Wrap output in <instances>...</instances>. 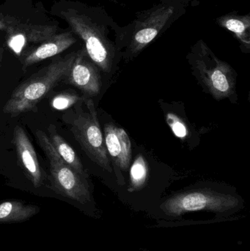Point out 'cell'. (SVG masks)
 <instances>
[{
    "instance_id": "cell-22",
    "label": "cell",
    "mask_w": 250,
    "mask_h": 251,
    "mask_svg": "<svg viewBox=\"0 0 250 251\" xmlns=\"http://www.w3.org/2000/svg\"><path fill=\"white\" fill-rule=\"evenodd\" d=\"M160 1H170V0H160Z\"/></svg>"
},
{
    "instance_id": "cell-14",
    "label": "cell",
    "mask_w": 250,
    "mask_h": 251,
    "mask_svg": "<svg viewBox=\"0 0 250 251\" xmlns=\"http://www.w3.org/2000/svg\"><path fill=\"white\" fill-rule=\"evenodd\" d=\"M48 139L51 142L53 147L55 149L60 157L70 165L77 174L85 178H88V175L84 168L83 165L81 162L77 154L74 151L71 146L64 140L60 134L57 133L55 126L50 125L48 128Z\"/></svg>"
},
{
    "instance_id": "cell-2",
    "label": "cell",
    "mask_w": 250,
    "mask_h": 251,
    "mask_svg": "<svg viewBox=\"0 0 250 251\" xmlns=\"http://www.w3.org/2000/svg\"><path fill=\"white\" fill-rule=\"evenodd\" d=\"M245 208V201L240 196L231 192L211 187H198L178 192L161 199L148 212V216L160 224L176 222L183 215L195 212L214 214V218L226 222L238 221L236 214Z\"/></svg>"
},
{
    "instance_id": "cell-3",
    "label": "cell",
    "mask_w": 250,
    "mask_h": 251,
    "mask_svg": "<svg viewBox=\"0 0 250 251\" xmlns=\"http://www.w3.org/2000/svg\"><path fill=\"white\" fill-rule=\"evenodd\" d=\"M185 13L183 3L179 0H170L136 13L132 22L123 26V57L126 59L136 57Z\"/></svg>"
},
{
    "instance_id": "cell-15",
    "label": "cell",
    "mask_w": 250,
    "mask_h": 251,
    "mask_svg": "<svg viewBox=\"0 0 250 251\" xmlns=\"http://www.w3.org/2000/svg\"><path fill=\"white\" fill-rule=\"evenodd\" d=\"M38 212V208L18 201H7L0 203V224L26 221Z\"/></svg>"
},
{
    "instance_id": "cell-10",
    "label": "cell",
    "mask_w": 250,
    "mask_h": 251,
    "mask_svg": "<svg viewBox=\"0 0 250 251\" xmlns=\"http://www.w3.org/2000/svg\"><path fill=\"white\" fill-rule=\"evenodd\" d=\"M53 25H32L19 22L6 30L9 47L16 53L21 52L28 44H41L57 33Z\"/></svg>"
},
{
    "instance_id": "cell-21",
    "label": "cell",
    "mask_w": 250,
    "mask_h": 251,
    "mask_svg": "<svg viewBox=\"0 0 250 251\" xmlns=\"http://www.w3.org/2000/svg\"><path fill=\"white\" fill-rule=\"evenodd\" d=\"M139 251H148L146 250V249H141V250H139Z\"/></svg>"
},
{
    "instance_id": "cell-16",
    "label": "cell",
    "mask_w": 250,
    "mask_h": 251,
    "mask_svg": "<svg viewBox=\"0 0 250 251\" xmlns=\"http://www.w3.org/2000/svg\"><path fill=\"white\" fill-rule=\"evenodd\" d=\"M148 168L146 162L142 156H138L135 159L130 170V183L127 187L129 195L137 194L146 187L148 181Z\"/></svg>"
},
{
    "instance_id": "cell-17",
    "label": "cell",
    "mask_w": 250,
    "mask_h": 251,
    "mask_svg": "<svg viewBox=\"0 0 250 251\" xmlns=\"http://www.w3.org/2000/svg\"><path fill=\"white\" fill-rule=\"evenodd\" d=\"M78 96L65 94L57 96L51 101V105L57 110H65L71 107L73 104L79 101Z\"/></svg>"
},
{
    "instance_id": "cell-5",
    "label": "cell",
    "mask_w": 250,
    "mask_h": 251,
    "mask_svg": "<svg viewBox=\"0 0 250 251\" xmlns=\"http://www.w3.org/2000/svg\"><path fill=\"white\" fill-rule=\"evenodd\" d=\"M188 59L214 98L221 100L234 92V71L228 63L218 58L205 41L199 40L195 43Z\"/></svg>"
},
{
    "instance_id": "cell-20",
    "label": "cell",
    "mask_w": 250,
    "mask_h": 251,
    "mask_svg": "<svg viewBox=\"0 0 250 251\" xmlns=\"http://www.w3.org/2000/svg\"><path fill=\"white\" fill-rule=\"evenodd\" d=\"M3 54H4V49L0 48V63H1V60H2Z\"/></svg>"
},
{
    "instance_id": "cell-12",
    "label": "cell",
    "mask_w": 250,
    "mask_h": 251,
    "mask_svg": "<svg viewBox=\"0 0 250 251\" xmlns=\"http://www.w3.org/2000/svg\"><path fill=\"white\" fill-rule=\"evenodd\" d=\"M104 143L114 165L123 171H127L132 159V145L127 133L112 124L106 125Z\"/></svg>"
},
{
    "instance_id": "cell-8",
    "label": "cell",
    "mask_w": 250,
    "mask_h": 251,
    "mask_svg": "<svg viewBox=\"0 0 250 251\" xmlns=\"http://www.w3.org/2000/svg\"><path fill=\"white\" fill-rule=\"evenodd\" d=\"M98 68L88 57L85 47L76 51L66 79L90 97L98 95L101 82Z\"/></svg>"
},
{
    "instance_id": "cell-1",
    "label": "cell",
    "mask_w": 250,
    "mask_h": 251,
    "mask_svg": "<svg viewBox=\"0 0 250 251\" xmlns=\"http://www.w3.org/2000/svg\"><path fill=\"white\" fill-rule=\"evenodd\" d=\"M51 13L66 21L73 35L83 41L87 54L95 66L110 73L123 51V26L103 7L79 1L59 0Z\"/></svg>"
},
{
    "instance_id": "cell-6",
    "label": "cell",
    "mask_w": 250,
    "mask_h": 251,
    "mask_svg": "<svg viewBox=\"0 0 250 251\" xmlns=\"http://www.w3.org/2000/svg\"><path fill=\"white\" fill-rule=\"evenodd\" d=\"M35 136L49 162L51 183L54 189L62 196L80 204L91 205L92 194L86 178L81 176L60 157L44 131L37 130Z\"/></svg>"
},
{
    "instance_id": "cell-4",
    "label": "cell",
    "mask_w": 250,
    "mask_h": 251,
    "mask_svg": "<svg viewBox=\"0 0 250 251\" xmlns=\"http://www.w3.org/2000/svg\"><path fill=\"white\" fill-rule=\"evenodd\" d=\"M76 52L60 57L41 69L13 91L3 107V112L12 117L33 110L48 93L66 79Z\"/></svg>"
},
{
    "instance_id": "cell-11",
    "label": "cell",
    "mask_w": 250,
    "mask_h": 251,
    "mask_svg": "<svg viewBox=\"0 0 250 251\" xmlns=\"http://www.w3.org/2000/svg\"><path fill=\"white\" fill-rule=\"evenodd\" d=\"M76 42V38L71 31L55 34L23 54L22 60V68L23 70H26L35 63L61 54Z\"/></svg>"
},
{
    "instance_id": "cell-13",
    "label": "cell",
    "mask_w": 250,
    "mask_h": 251,
    "mask_svg": "<svg viewBox=\"0 0 250 251\" xmlns=\"http://www.w3.org/2000/svg\"><path fill=\"white\" fill-rule=\"evenodd\" d=\"M220 27L230 31L240 43L244 51L250 50V14L240 15L237 12H230L216 19Z\"/></svg>"
},
{
    "instance_id": "cell-9",
    "label": "cell",
    "mask_w": 250,
    "mask_h": 251,
    "mask_svg": "<svg viewBox=\"0 0 250 251\" xmlns=\"http://www.w3.org/2000/svg\"><path fill=\"white\" fill-rule=\"evenodd\" d=\"M13 144L16 148L18 163L34 187H41L44 182V174L38 162L36 151L26 131L17 125L13 131Z\"/></svg>"
},
{
    "instance_id": "cell-7",
    "label": "cell",
    "mask_w": 250,
    "mask_h": 251,
    "mask_svg": "<svg viewBox=\"0 0 250 251\" xmlns=\"http://www.w3.org/2000/svg\"><path fill=\"white\" fill-rule=\"evenodd\" d=\"M85 103L88 111H80L70 121V130L91 160L103 169L111 173L113 168L95 106L91 100H86Z\"/></svg>"
},
{
    "instance_id": "cell-19",
    "label": "cell",
    "mask_w": 250,
    "mask_h": 251,
    "mask_svg": "<svg viewBox=\"0 0 250 251\" xmlns=\"http://www.w3.org/2000/svg\"><path fill=\"white\" fill-rule=\"evenodd\" d=\"M21 21L14 16L0 13V30L5 31L10 26L17 25Z\"/></svg>"
},
{
    "instance_id": "cell-18",
    "label": "cell",
    "mask_w": 250,
    "mask_h": 251,
    "mask_svg": "<svg viewBox=\"0 0 250 251\" xmlns=\"http://www.w3.org/2000/svg\"><path fill=\"white\" fill-rule=\"evenodd\" d=\"M167 123L173 130V133L179 138H184L187 135V128L183 122L173 114L167 115Z\"/></svg>"
}]
</instances>
